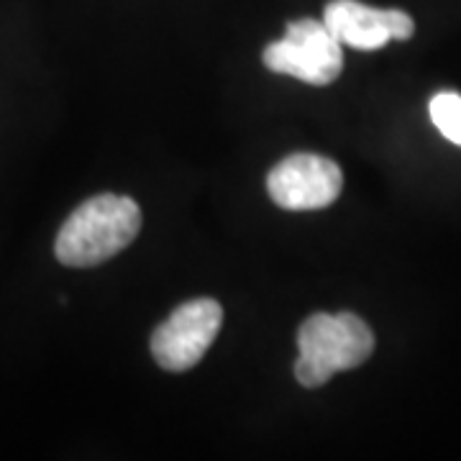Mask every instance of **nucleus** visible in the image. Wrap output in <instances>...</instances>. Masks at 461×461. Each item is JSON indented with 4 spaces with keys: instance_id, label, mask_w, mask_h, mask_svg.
<instances>
[{
    "instance_id": "obj_1",
    "label": "nucleus",
    "mask_w": 461,
    "mask_h": 461,
    "mask_svg": "<svg viewBox=\"0 0 461 461\" xmlns=\"http://www.w3.org/2000/svg\"><path fill=\"white\" fill-rule=\"evenodd\" d=\"M141 230V208L126 195H95L77 205L57 233L54 254L65 267H95L121 254Z\"/></svg>"
},
{
    "instance_id": "obj_6",
    "label": "nucleus",
    "mask_w": 461,
    "mask_h": 461,
    "mask_svg": "<svg viewBox=\"0 0 461 461\" xmlns=\"http://www.w3.org/2000/svg\"><path fill=\"white\" fill-rule=\"evenodd\" d=\"M323 23L341 47L359 51L382 50L393 39L405 41L415 32V23L405 11L372 8L359 0H330L323 11Z\"/></svg>"
},
{
    "instance_id": "obj_7",
    "label": "nucleus",
    "mask_w": 461,
    "mask_h": 461,
    "mask_svg": "<svg viewBox=\"0 0 461 461\" xmlns=\"http://www.w3.org/2000/svg\"><path fill=\"white\" fill-rule=\"evenodd\" d=\"M429 113L433 126L444 139L461 147V95L456 93H438L429 103Z\"/></svg>"
},
{
    "instance_id": "obj_2",
    "label": "nucleus",
    "mask_w": 461,
    "mask_h": 461,
    "mask_svg": "<svg viewBox=\"0 0 461 461\" xmlns=\"http://www.w3.org/2000/svg\"><path fill=\"white\" fill-rule=\"evenodd\" d=\"M295 379L323 387L336 372L357 369L375 351V333L357 313H315L297 330Z\"/></svg>"
},
{
    "instance_id": "obj_5",
    "label": "nucleus",
    "mask_w": 461,
    "mask_h": 461,
    "mask_svg": "<svg viewBox=\"0 0 461 461\" xmlns=\"http://www.w3.org/2000/svg\"><path fill=\"white\" fill-rule=\"evenodd\" d=\"M341 167L321 154H293L267 177V193L282 211H321L341 195Z\"/></svg>"
},
{
    "instance_id": "obj_4",
    "label": "nucleus",
    "mask_w": 461,
    "mask_h": 461,
    "mask_svg": "<svg viewBox=\"0 0 461 461\" xmlns=\"http://www.w3.org/2000/svg\"><path fill=\"white\" fill-rule=\"evenodd\" d=\"M223 323V308L211 297L182 303L151 336L154 362L167 372H187L205 357Z\"/></svg>"
},
{
    "instance_id": "obj_3",
    "label": "nucleus",
    "mask_w": 461,
    "mask_h": 461,
    "mask_svg": "<svg viewBox=\"0 0 461 461\" xmlns=\"http://www.w3.org/2000/svg\"><path fill=\"white\" fill-rule=\"evenodd\" d=\"M262 59L267 69L308 85H330L344 69L339 39L315 18L293 21L280 41H272L264 50Z\"/></svg>"
}]
</instances>
